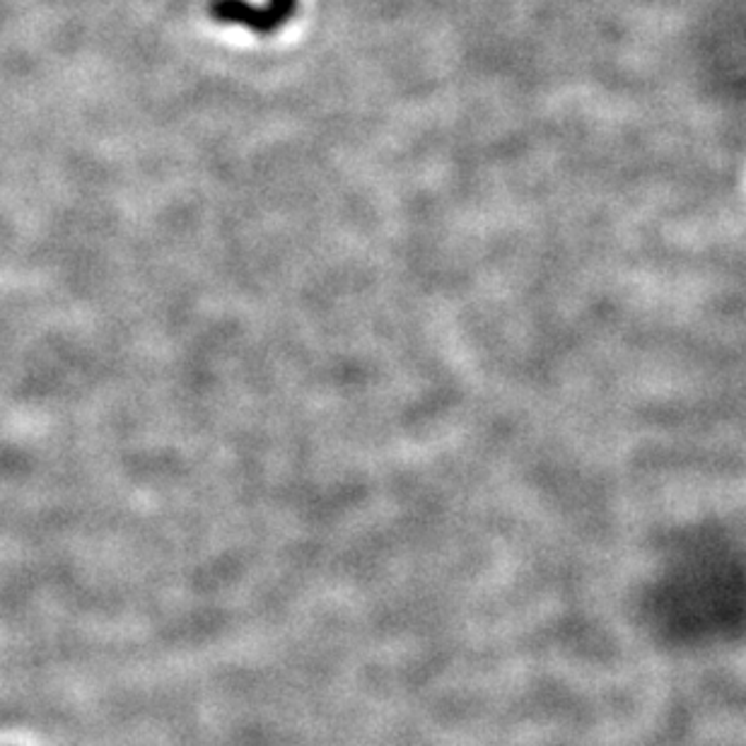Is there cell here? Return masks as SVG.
<instances>
[{"label": "cell", "instance_id": "1", "mask_svg": "<svg viewBox=\"0 0 746 746\" xmlns=\"http://www.w3.org/2000/svg\"><path fill=\"white\" fill-rule=\"evenodd\" d=\"M208 15L218 25L244 27L256 37H274L298 13V0H208Z\"/></svg>", "mask_w": 746, "mask_h": 746}]
</instances>
